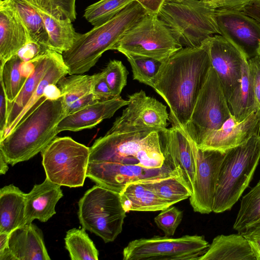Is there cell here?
Listing matches in <instances>:
<instances>
[{
	"label": "cell",
	"instance_id": "obj_36",
	"mask_svg": "<svg viewBox=\"0 0 260 260\" xmlns=\"http://www.w3.org/2000/svg\"><path fill=\"white\" fill-rule=\"evenodd\" d=\"M133 79L152 87L164 61L146 56L126 55Z\"/></svg>",
	"mask_w": 260,
	"mask_h": 260
},
{
	"label": "cell",
	"instance_id": "obj_30",
	"mask_svg": "<svg viewBox=\"0 0 260 260\" xmlns=\"http://www.w3.org/2000/svg\"><path fill=\"white\" fill-rule=\"evenodd\" d=\"M148 186L170 206L189 198L192 191L179 173L146 181Z\"/></svg>",
	"mask_w": 260,
	"mask_h": 260
},
{
	"label": "cell",
	"instance_id": "obj_14",
	"mask_svg": "<svg viewBox=\"0 0 260 260\" xmlns=\"http://www.w3.org/2000/svg\"><path fill=\"white\" fill-rule=\"evenodd\" d=\"M215 18L221 35L251 58L260 50V22L243 12L216 9Z\"/></svg>",
	"mask_w": 260,
	"mask_h": 260
},
{
	"label": "cell",
	"instance_id": "obj_46",
	"mask_svg": "<svg viewBox=\"0 0 260 260\" xmlns=\"http://www.w3.org/2000/svg\"><path fill=\"white\" fill-rule=\"evenodd\" d=\"M167 0H136L148 14H158Z\"/></svg>",
	"mask_w": 260,
	"mask_h": 260
},
{
	"label": "cell",
	"instance_id": "obj_8",
	"mask_svg": "<svg viewBox=\"0 0 260 260\" xmlns=\"http://www.w3.org/2000/svg\"><path fill=\"white\" fill-rule=\"evenodd\" d=\"M46 178L71 188L82 186L89 162L90 149L69 137H56L41 152Z\"/></svg>",
	"mask_w": 260,
	"mask_h": 260
},
{
	"label": "cell",
	"instance_id": "obj_38",
	"mask_svg": "<svg viewBox=\"0 0 260 260\" xmlns=\"http://www.w3.org/2000/svg\"><path fill=\"white\" fill-rule=\"evenodd\" d=\"M114 97L120 94L127 84L128 72L120 60H110L102 71Z\"/></svg>",
	"mask_w": 260,
	"mask_h": 260
},
{
	"label": "cell",
	"instance_id": "obj_39",
	"mask_svg": "<svg viewBox=\"0 0 260 260\" xmlns=\"http://www.w3.org/2000/svg\"><path fill=\"white\" fill-rule=\"evenodd\" d=\"M160 211L154 218V221L165 236L171 237L174 235L182 221L183 212L173 205Z\"/></svg>",
	"mask_w": 260,
	"mask_h": 260
},
{
	"label": "cell",
	"instance_id": "obj_52",
	"mask_svg": "<svg viewBox=\"0 0 260 260\" xmlns=\"http://www.w3.org/2000/svg\"><path fill=\"white\" fill-rule=\"evenodd\" d=\"M258 55L260 56V50H259V53H258Z\"/></svg>",
	"mask_w": 260,
	"mask_h": 260
},
{
	"label": "cell",
	"instance_id": "obj_12",
	"mask_svg": "<svg viewBox=\"0 0 260 260\" xmlns=\"http://www.w3.org/2000/svg\"><path fill=\"white\" fill-rule=\"evenodd\" d=\"M186 135L192 148L196 166L195 180L192 193L189 198L190 204L194 212L209 214L213 212L218 174L225 153L200 149Z\"/></svg>",
	"mask_w": 260,
	"mask_h": 260
},
{
	"label": "cell",
	"instance_id": "obj_23",
	"mask_svg": "<svg viewBox=\"0 0 260 260\" xmlns=\"http://www.w3.org/2000/svg\"><path fill=\"white\" fill-rule=\"evenodd\" d=\"M100 73L92 75L82 74L64 76L57 83L63 97L68 115L98 101L93 93Z\"/></svg>",
	"mask_w": 260,
	"mask_h": 260
},
{
	"label": "cell",
	"instance_id": "obj_33",
	"mask_svg": "<svg viewBox=\"0 0 260 260\" xmlns=\"http://www.w3.org/2000/svg\"><path fill=\"white\" fill-rule=\"evenodd\" d=\"M23 61L17 54L0 67V82L3 85L8 103L14 101L27 79L21 71Z\"/></svg>",
	"mask_w": 260,
	"mask_h": 260
},
{
	"label": "cell",
	"instance_id": "obj_24",
	"mask_svg": "<svg viewBox=\"0 0 260 260\" xmlns=\"http://www.w3.org/2000/svg\"><path fill=\"white\" fill-rule=\"evenodd\" d=\"M59 53L50 50L34 59L35 69L26 79L23 87L12 103L8 102V118L6 126L0 141L5 138L9 129L26 106L40 81Z\"/></svg>",
	"mask_w": 260,
	"mask_h": 260
},
{
	"label": "cell",
	"instance_id": "obj_21",
	"mask_svg": "<svg viewBox=\"0 0 260 260\" xmlns=\"http://www.w3.org/2000/svg\"><path fill=\"white\" fill-rule=\"evenodd\" d=\"M8 250L13 260H50L42 231L31 223L13 231Z\"/></svg>",
	"mask_w": 260,
	"mask_h": 260
},
{
	"label": "cell",
	"instance_id": "obj_7",
	"mask_svg": "<svg viewBox=\"0 0 260 260\" xmlns=\"http://www.w3.org/2000/svg\"><path fill=\"white\" fill-rule=\"evenodd\" d=\"M78 215L82 228L101 237L105 243L114 241L122 231L126 212L120 193L95 185L78 202Z\"/></svg>",
	"mask_w": 260,
	"mask_h": 260
},
{
	"label": "cell",
	"instance_id": "obj_27",
	"mask_svg": "<svg viewBox=\"0 0 260 260\" xmlns=\"http://www.w3.org/2000/svg\"><path fill=\"white\" fill-rule=\"evenodd\" d=\"M120 197L126 212L157 211L171 206L148 186L146 181L127 184L120 193Z\"/></svg>",
	"mask_w": 260,
	"mask_h": 260
},
{
	"label": "cell",
	"instance_id": "obj_40",
	"mask_svg": "<svg viewBox=\"0 0 260 260\" xmlns=\"http://www.w3.org/2000/svg\"><path fill=\"white\" fill-rule=\"evenodd\" d=\"M256 110L260 113V56L249 59Z\"/></svg>",
	"mask_w": 260,
	"mask_h": 260
},
{
	"label": "cell",
	"instance_id": "obj_47",
	"mask_svg": "<svg viewBox=\"0 0 260 260\" xmlns=\"http://www.w3.org/2000/svg\"><path fill=\"white\" fill-rule=\"evenodd\" d=\"M242 12L260 22V0H255L251 2Z\"/></svg>",
	"mask_w": 260,
	"mask_h": 260
},
{
	"label": "cell",
	"instance_id": "obj_19",
	"mask_svg": "<svg viewBox=\"0 0 260 260\" xmlns=\"http://www.w3.org/2000/svg\"><path fill=\"white\" fill-rule=\"evenodd\" d=\"M29 42L16 10L8 0H0V67Z\"/></svg>",
	"mask_w": 260,
	"mask_h": 260
},
{
	"label": "cell",
	"instance_id": "obj_51",
	"mask_svg": "<svg viewBox=\"0 0 260 260\" xmlns=\"http://www.w3.org/2000/svg\"><path fill=\"white\" fill-rule=\"evenodd\" d=\"M200 1L203 2L204 3H207L208 4H210L211 3V2L212 1V0H200Z\"/></svg>",
	"mask_w": 260,
	"mask_h": 260
},
{
	"label": "cell",
	"instance_id": "obj_25",
	"mask_svg": "<svg viewBox=\"0 0 260 260\" xmlns=\"http://www.w3.org/2000/svg\"><path fill=\"white\" fill-rule=\"evenodd\" d=\"M25 195L13 184L0 189V233L10 234L26 223Z\"/></svg>",
	"mask_w": 260,
	"mask_h": 260
},
{
	"label": "cell",
	"instance_id": "obj_18",
	"mask_svg": "<svg viewBox=\"0 0 260 260\" xmlns=\"http://www.w3.org/2000/svg\"><path fill=\"white\" fill-rule=\"evenodd\" d=\"M159 135L164 163L180 173L192 192L196 166L192 148L186 133L172 125L170 128L159 132Z\"/></svg>",
	"mask_w": 260,
	"mask_h": 260
},
{
	"label": "cell",
	"instance_id": "obj_42",
	"mask_svg": "<svg viewBox=\"0 0 260 260\" xmlns=\"http://www.w3.org/2000/svg\"><path fill=\"white\" fill-rule=\"evenodd\" d=\"M239 233L249 243L256 260H260V222Z\"/></svg>",
	"mask_w": 260,
	"mask_h": 260
},
{
	"label": "cell",
	"instance_id": "obj_22",
	"mask_svg": "<svg viewBox=\"0 0 260 260\" xmlns=\"http://www.w3.org/2000/svg\"><path fill=\"white\" fill-rule=\"evenodd\" d=\"M60 187L46 178L43 183L35 184L31 191L26 193V223L35 219L46 222L55 214L56 205L63 196Z\"/></svg>",
	"mask_w": 260,
	"mask_h": 260
},
{
	"label": "cell",
	"instance_id": "obj_6",
	"mask_svg": "<svg viewBox=\"0 0 260 260\" xmlns=\"http://www.w3.org/2000/svg\"><path fill=\"white\" fill-rule=\"evenodd\" d=\"M215 10L200 0H167L157 15L182 46L194 48L220 35Z\"/></svg>",
	"mask_w": 260,
	"mask_h": 260
},
{
	"label": "cell",
	"instance_id": "obj_29",
	"mask_svg": "<svg viewBox=\"0 0 260 260\" xmlns=\"http://www.w3.org/2000/svg\"><path fill=\"white\" fill-rule=\"evenodd\" d=\"M35 8L44 22L49 36V47L61 54L70 49L78 35L75 30L72 22L69 19H58Z\"/></svg>",
	"mask_w": 260,
	"mask_h": 260
},
{
	"label": "cell",
	"instance_id": "obj_16",
	"mask_svg": "<svg viewBox=\"0 0 260 260\" xmlns=\"http://www.w3.org/2000/svg\"><path fill=\"white\" fill-rule=\"evenodd\" d=\"M129 103L111 127L143 125L159 132L167 128L169 113L167 107L141 90L128 95Z\"/></svg>",
	"mask_w": 260,
	"mask_h": 260
},
{
	"label": "cell",
	"instance_id": "obj_17",
	"mask_svg": "<svg viewBox=\"0 0 260 260\" xmlns=\"http://www.w3.org/2000/svg\"><path fill=\"white\" fill-rule=\"evenodd\" d=\"M257 134H260V113L257 110L241 121L232 114L219 128L210 132L197 146L202 150L226 153Z\"/></svg>",
	"mask_w": 260,
	"mask_h": 260
},
{
	"label": "cell",
	"instance_id": "obj_31",
	"mask_svg": "<svg viewBox=\"0 0 260 260\" xmlns=\"http://www.w3.org/2000/svg\"><path fill=\"white\" fill-rule=\"evenodd\" d=\"M8 1L16 10L26 27L30 42L49 47L48 32L43 20L36 8L25 0Z\"/></svg>",
	"mask_w": 260,
	"mask_h": 260
},
{
	"label": "cell",
	"instance_id": "obj_9",
	"mask_svg": "<svg viewBox=\"0 0 260 260\" xmlns=\"http://www.w3.org/2000/svg\"><path fill=\"white\" fill-rule=\"evenodd\" d=\"M183 48L157 14H147L114 46L126 55L148 57L165 61Z\"/></svg>",
	"mask_w": 260,
	"mask_h": 260
},
{
	"label": "cell",
	"instance_id": "obj_28",
	"mask_svg": "<svg viewBox=\"0 0 260 260\" xmlns=\"http://www.w3.org/2000/svg\"><path fill=\"white\" fill-rule=\"evenodd\" d=\"M228 103L231 112L238 121L256 110L249 58L245 54L240 82L228 100Z\"/></svg>",
	"mask_w": 260,
	"mask_h": 260
},
{
	"label": "cell",
	"instance_id": "obj_15",
	"mask_svg": "<svg viewBox=\"0 0 260 260\" xmlns=\"http://www.w3.org/2000/svg\"><path fill=\"white\" fill-rule=\"evenodd\" d=\"M205 42L211 67L219 78L228 101L240 82L244 53L220 35H213Z\"/></svg>",
	"mask_w": 260,
	"mask_h": 260
},
{
	"label": "cell",
	"instance_id": "obj_11",
	"mask_svg": "<svg viewBox=\"0 0 260 260\" xmlns=\"http://www.w3.org/2000/svg\"><path fill=\"white\" fill-rule=\"evenodd\" d=\"M209 243L203 236L177 238L154 236L129 242L122 251L123 260H199Z\"/></svg>",
	"mask_w": 260,
	"mask_h": 260
},
{
	"label": "cell",
	"instance_id": "obj_20",
	"mask_svg": "<svg viewBox=\"0 0 260 260\" xmlns=\"http://www.w3.org/2000/svg\"><path fill=\"white\" fill-rule=\"evenodd\" d=\"M128 103V100L121 96L98 101L68 115L58 123L57 131L77 132L92 128L104 119L111 118Z\"/></svg>",
	"mask_w": 260,
	"mask_h": 260
},
{
	"label": "cell",
	"instance_id": "obj_50",
	"mask_svg": "<svg viewBox=\"0 0 260 260\" xmlns=\"http://www.w3.org/2000/svg\"><path fill=\"white\" fill-rule=\"evenodd\" d=\"M8 162L3 154L0 152V174H5L9 169Z\"/></svg>",
	"mask_w": 260,
	"mask_h": 260
},
{
	"label": "cell",
	"instance_id": "obj_41",
	"mask_svg": "<svg viewBox=\"0 0 260 260\" xmlns=\"http://www.w3.org/2000/svg\"><path fill=\"white\" fill-rule=\"evenodd\" d=\"M51 50L49 47L38 43L29 42L17 53L23 61H31Z\"/></svg>",
	"mask_w": 260,
	"mask_h": 260
},
{
	"label": "cell",
	"instance_id": "obj_34",
	"mask_svg": "<svg viewBox=\"0 0 260 260\" xmlns=\"http://www.w3.org/2000/svg\"><path fill=\"white\" fill-rule=\"evenodd\" d=\"M66 248L72 260H98L99 251L83 228L69 230L64 238Z\"/></svg>",
	"mask_w": 260,
	"mask_h": 260
},
{
	"label": "cell",
	"instance_id": "obj_44",
	"mask_svg": "<svg viewBox=\"0 0 260 260\" xmlns=\"http://www.w3.org/2000/svg\"><path fill=\"white\" fill-rule=\"evenodd\" d=\"M93 93L98 101H102L113 98V95L107 83L102 72L94 84Z\"/></svg>",
	"mask_w": 260,
	"mask_h": 260
},
{
	"label": "cell",
	"instance_id": "obj_49",
	"mask_svg": "<svg viewBox=\"0 0 260 260\" xmlns=\"http://www.w3.org/2000/svg\"><path fill=\"white\" fill-rule=\"evenodd\" d=\"M10 234L0 233V252L8 249Z\"/></svg>",
	"mask_w": 260,
	"mask_h": 260
},
{
	"label": "cell",
	"instance_id": "obj_32",
	"mask_svg": "<svg viewBox=\"0 0 260 260\" xmlns=\"http://www.w3.org/2000/svg\"><path fill=\"white\" fill-rule=\"evenodd\" d=\"M260 222V180L242 199L233 229L241 233Z\"/></svg>",
	"mask_w": 260,
	"mask_h": 260
},
{
	"label": "cell",
	"instance_id": "obj_26",
	"mask_svg": "<svg viewBox=\"0 0 260 260\" xmlns=\"http://www.w3.org/2000/svg\"><path fill=\"white\" fill-rule=\"evenodd\" d=\"M256 260L247 240L239 233L218 235L199 260Z\"/></svg>",
	"mask_w": 260,
	"mask_h": 260
},
{
	"label": "cell",
	"instance_id": "obj_5",
	"mask_svg": "<svg viewBox=\"0 0 260 260\" xmlns=\"http://www.w3.org/2000/svg\"><path fill=\"white\" fill-rule=\"evenodd\" d=\"M260 159V134L228 150L221 164L213 212L230 210L251 180Z\"/></svg>",
	"mask_w": 260,
	"mask_h": 260
},
{
	"label": "cell",
	"instance_id": "obj_45",
	"mask_svg": "<svg viewBox=\"0 0 260 260\" xmlns=\"http://www.w3.org/2000/svg\"><path fill=\"white\" fill-rule=\"evenodd\" d=\"M8 118V101L3 84L0 90V136L5 129Z\"/></svg>",
	"mask_w": 260,
	"mask_h": 260
},
{
	"label": "cell",
	"instance_id": "obj_3",
	"mask_svg": "<svg viewBox=\"0 0 260 260\" xmlns=\"http://www.w3.org/2000/svg\"><path fill=\"white\" fill-rule=\"evenodd\" d=\"M67 115L62 96L45 99L0 141V152L12 166L30 159L56 138L57 125Z\"/></svg>",
	"mask_w": 260,
	"mask_h": 260
},
{
	"label": "cell",
	"instance_id": "obj_35",
	"mask_svg": "<svg viewBox=\"0 0 260 260\" xmlns=\"http://www.w3.org/2000/svg\"><path fill=\"white\" fill-rule=\"evenodd\" d=\"M136 0H100L86 8L84 17L92 25H102Z\"/></svg>",
	"mask_w": 260,
	"mask_h": 260
},
{
	"label": "cell",
	"instance_id": "obj_13",
	"mask_svg": "<svg viewBox=\"0 0 260 260\" xmlns=\"http://www.w3.org/2000/svg\"><path fill=\"white\" fill-rule=\"evenodd\" d=\"M164 164L161 168L149 169L119 163L89 162L86 177L97 185L120 193L130 183L151 180L179 173Z\"/></svg>",
	"mask_w": 260,
	"mask_h": 260
},
{
	"label": "cell",
	"instance_id": "obj_2",
	"mask_svg": "<svg viewBox=\"0 0 260 260\" xmlns=\"http://www.w3.org/2000/svg\"><path fill=\"white\" fill-rule=\"evenodd\" d=\"M89 162H114L149 169L165 165L159 132L143 125L112 128L89 147Z\"/></svg>",
	"mask_w": 260,
	"mask_h": 260
},
{
	"label": "cell",
	"instance_id": "obj_43",
	"mask_svg": "<svg viewBox=\"0 0 260 260\" xmlns=\"http://www.w3.org/2000/svg\"><path fill=\"white\" fill-rule=\"evenodd\" d=\"M255 0H212L209 5L215 9H229L242 11Z\"/></svg>",
	"mask_w": 260,
	"mask_h": 260
},
{
	"label": "cell",
	"instance_id": "obj_1",
	"mask_svg": "<svg viewBox=\"0 0 260 260\" xmlns=\"http://www.w3.org/2000/svg\"><path fill=\"white\" fill-rule=\"evenodd\" d=\"M211 67L206 44L182 48L164 61L153 89L166 102L172 125L184 129Z\"/></svg>",
	"mask_w": 260,
	"mask_h": 260
},
{
	"label": "cell",
	"instance_id": "obj_48",
	"mask_svg": "<svg viewBox=\"0 0 260 260\" xmlns=\"http://www.w3.org/2000/svg\"><path fill=\"white\" fill-rule=\"evenodd\" d=\"M44 95L50 99H56L59 98L61 93L56 84H51L47 85L45 88Z\"/></svg>",
	"mask_w": 260,
	"mask_h": 260
},
{
	"label": "cell",
	"instance_id": "obj_4",
	"mask_svg": "<svg viewBox=\"0 0 260 260\" xmlns=\"http://www.w3.org/2000/svg\"><path fill=\"white\" fill-rule=\"evenodd\" d=\"M147 14L134 1L105 23L85 34L78 33L72 47L61 54L69 74L88 71L105 52L113 50L122 37Z\"/></svg>",
	"mask_w": 260,
	"mask_h": 260
},
{
	"label": "cell",
	"instance_id": "obj_37",
	"mask_svg": "<svg viewBox=\"0 0 260 260\" xmlns=\"http://www.w3.org/2000/svg\"><path fill=\"white\" fill-rule=\"evenodd\" d=\"M34 7L60 20L76 18V0H25Z\"/></svg>",
	"mask_w": 260,
	"mask_h": 260
},
{
	"label": "cell",
	"instance_id": "obj_10",
	"mask_svg": "<svg viewBox=\"0 0 260 260\" xmlns=\"http://www.w3.org/2000/svg\"><path fill=\"white\" fill-rule=\"evenodd\" d=\"M231 114L220 81L211 67L183 130L198 145L210 132L219 128Z\"/></svg>",
	"mask_w": 260,
	"mask_h": 260
}]
</instances>
